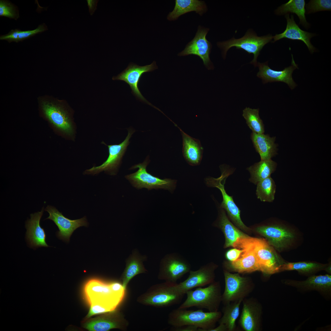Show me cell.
<instances>
[{"instance_id": "obj_1", "label": "cell", "mask_w": 331, "mask_h": 331, "mask_svg": "<svg viewBox=\"0 0 331 331\" xmlns=\"http://www.w3.org/2000/svg\"><path fill=\"white\" fill-rule=\"evenodd\" d=\"M38 103L40 116L53 130L65 138L72 137L74 133V125L66 103L48 95L39 97Z\"/></svg>"}, {"instance_id": "obj_2", "label": "cell", "mask_w": 331, "mask_h": 331, "mask_svg": "<svg viewBox=\"0 0 331 331\" xmlns=\"http://www.w3.org/2000/svg\"><path fill=\"white\" fill-rule=\"evenodd\" d=\"M250 250L255 255L259 271L271 275L280 272V269L286 261L265 239L248 237L238 238L233 247Z\"/></svg>"}, {"instance_id": "obj_3", "label": "cell", "mask_w": 331, "mask_h": 331, "mask_svg": "<svg viewBox=\"0 0 331 331\" xmlns=\"http://www.w3.org/2000/svg\"><path fill=\"white\" fill-rule=\"evenodd\" d=\"M222 314L219 311L205 312L202 309L187 310L178 308L169 313L168 322L172 327L191 325L198 327L199 331H210L215 327Z\"/></svg>"}, {"instance_id": "obj_4", "label": "cell", "mask_w": 331, "mask_h": 331, "mask_svg": "<svg viewBox=\"0 0 331 331\" xmlns=\"http://www.w3.org/2000/svg\"><path fill=\"white\" fill-rule=\"evenodd\" d=\"M255 230L279 252L293 248L300 237L295 229L283 222L259 226Z\"/></svg>"}, {"instance_id": "obj_5", "label": "cell", "mask_w": 331, "mask_h": 331, "mask_svg": "<svg viewBox=\"0 0 331 331\" xmlns=\"http://www.w3.org/2000/svg\"><path fill=\"white\" fill-rule=\"evenodd\" d=\"M184 295L178 289L177 283L165 281L151 286L137 301L145 305L167 307L180 303Z\"/></svg>"}, {"instance_id": "obj_6", "label": "cell", "mask_w": 331, "mask_h": 331, "mask_svg": "<svg viewBox=\"0 0 331 331\" xmlns=\"http://www.w3.org/2000/svg\"><path fill=\"white\" fill-rule=\"evenodd\" d=\"M187 298L178 307L187 309L196 307L206 309L209 312L219 311L222 301L221 286L219 281H214L207 287H197L187 291Z\"/></svg>"}, {"instance_id": "obj_7", "label": "cell", "mask_w": 331, "mask_h": 331, "mask_svg": "<svg viewBox=\"0 0 331 331\" xmlns=\"http://www.w3.org/2000/svg\"><path fill=\"white\" fill-rule=\"evenodd\" d=\"M84 292L89 305L94 303L100 304L111 311L115 310L124 298L112 290L110 283L97 279H92L87 282L84 287Z\"/></svg>"}, {"instance_id": "obj_8", "label": "cell", "mask_w": 331, "mask_h": 331, "mask_svg": "<svg viewBox=\"0 0 331 331\" xmlns=\"http://www.w3.org/2000/svg\"><path fill=\"white\" fill-rule=\"evenodd\" d=\"M225 287L222 295V302L224 305L242 301L254 290L255 284L250 278L241 276L238 273L233 274L224 270Z\"/></svg>"}, {"instance_id": "obj_9", "label": "cell", "mask_w": 331, "mask_h": 331, "mask_svg": "<svg viewBox=\"0 0 331 331\" xmlns=\"http://www.w3.org/2000/svg\"><path fill=\"white\" fill-rule=\"evenodd\" d=\"M273 37L270 34L259 37L249 31L241 38H232L227 41L218 42L217 44L222 50L224 58L228 50L233 47L237 49H243L249 54H253V59L250 63L256 67L257 64V59L260 51L266 44L271 41Z\"/></svg>"}, {"instance_id": "obj_10", "label": "cell", "mask_w": 331, "mask_h": 331, "mask_svg": "<svg viewBox=\"0 0 331 331\" xmlns=\"http://www.w3.org/2000/svg\"><path fill=\"white\" fill-rule=\"evenodd\" d=\"M221 176L216 178L212 177L206 178V184L209 186L216 187L220 190L223 197V201L220 207L226 211L228 217L236 226L243 230L248 232L250 229L246 226L242 220L240 210L235 203L233 196H229L225 189L226 180L231 174L232 171L226 168H221Z\"/></svg>"}, {"instance_id": "obj_11", "label": "cell", "mask_w": 331, "mask_h": 331, "mask_svg": "<svg viewBox=\"0 0 331 331\" xmlns=\"http://www.w3.org/2000/svg\"><path fill=\"white\" fill-rule=\"evenodd\" d=\"M148 163V160H146L142 163L133 166L131 169L138 168V170L126 175L125 178L137 189L146 188L149 190L163 189L173 191L176 186V181L170 179H161L149 173L146 169Z\"/></svg>"}, {"instance_id": "obj_12", "label": "cell", "mask_w": 331, "mask_h": 331, "mask_svg": "<svg viewBox=\"0 0 331 331\" xmlns=\"http://www.w3.org/2000/svg\"><path fill=\"white\" fill-rule=\"evenodd\" d=\"M189 262L176 253L168 254L161 260L158 278L166 282L177 283V281L191 270Z\"/></svg>"}, {"instance_id": "obj_13", "label": "cell", "mask_w": 331, "mask_h": 331, "mask_svg": "<svg viewBox=\"0 0 331 331\" xmlns=\"http://www.w3.org/2000/svg\"><path fill=\"white\" fill-rule=\"evenodd\" d=\"M209 30L208 28L199 26L194 38L178 55L185 56L193 55L197 56L203 60L204 65L208 69H213L214 67L209 56L212 45L206 38Z\"/></svg>"}, {"instance_id": "obj_14", "label": "cell", "mask_w": 331, "mask_h": 331, "mask_svg": "<svg viewBox=\"0 0 331 331\" xmlns=\"http://www.w3.org/2000/svg\"><path fill=\"white\" fill-rule=\"evenodd\" d=\"M158 68L155 61L150 64L141 66L130 63L128 67L116 76H113V80L123 81L129 85L132 93L141 101L145 102L156 109L157 108L148 102L143 96L138 87V85L141 76L144 73L153 71Z\"/></svg>"}, {"instance_id": "obj_15", "label": "cell", "mask_w": 331, "mask_h": 331, "mask_svg": "<svg viewBox=\"0 0 331 331\" xmlns=\"http://www.w3.org/2000/svg\"><path fill=\"white\" fill-rule=\"evenodd\" d=\"M134 131L131 130H129L127 135L121 143L119 144L107 145L109 155L107 160L100 166H93L86 170L84 173L94 175L105 171L111 175L115 174L129 143V140Z\"/></svg>"}, {"instance_id": "obj_16", "label": "cell", "mask_w": 331, "mask_h": 331, "mask_svg": "<svg viewBox=\"0 0 331 331\" xmlns=\"http://www.w3.org/2000/svg\"><path fill=\"white\" fill-rule=\"evenodd\" d=\"M45 210L49 214L46 219L53 221L58 227L59 231L56 233L58 238L67 242H69L71 235L77 228L82 226L86 227L88 225L86 217L71 220L64 216L55 207L49 205L46 207Z\"/></svg>"}, {"instance_id": "obj_17", "label": "cell", "mask_w": 331, "mask_h": 331, "mask_svg": "<svg viewBox=\"0 0 331 331\" xmlns=\"http://www.w3.org/2000/svg\"><path fill=\"white\" fill-rule=\"evenodd\" d=\"M239 319L241 327L245 331H259L261 329L262 313L261 303L253 298H245Z\"/></svg>"}, {"instance_id": "obj_18", "label": "cell", "mask_w": 331, "mask_h": 331, "mask_svg": "<svg viewBox=\"0 0 331 331\" xmlns=\"http://www.w3.org/2000/svg\"><path fill=\"white\" fill-rule=\"evenodd\" d=\"M217 267L216 265L211 263L201 266L197 270H191L187 278L177 283L178 289L185 294L187 291L194 288L210 284L215 281L214 271Z\"/></svg>"}, {"instance_id": "obj_19", "label": "cell", "mask_w": 331, "mask_h": 331, "mask_svg": "<svg viewBox=\"0 0 331 331\" xmlns=\"http://www.w3.org/2000/svg\"><path fill=\"white\" fill-rule=\"evenodd\" d=\"M128 325L122 314L114 310L88 320L83 324V327L90 331H108L113 329L125 330Z\"/></svg>"}, {"instance_id": "obj_20", "label": "cell", "mask_w": 331, "mask_h": 331, "mask_svg": "<svg viewBox=\"0 0 331 331\" xmlns=\"http://www.w3.org/2000/svg\"><path fill=\"white\" fill-rule=\"evenodd\" d=\"M292 57L291 65L285 67L282 70L277 71L271 69L268 66L267 62L257 63L259 71L257 76L262 79L264 84L275 82H283L287 84L291 89H293L297 84L294 81L292 74L294 70L298 68V66L295 63L292 55Z\"/></svg>"}, {"instance_id": "obj_21", "label": "cell", "mask_w": 331, "mask_h": 331, "mask_svg": "<svg viewBox=\"0 0 331 331\" xmlns=\"http://www.w3.org/2000/svg\"><path fill=\"white\" fill-rule=\"evenodd\" d=\"M44 208L40 211L31 214L30 219L25 222L27 229L25 238L29 246L34 249L39 247H49L46 242L45 230L40 224Z\"/></svg>"}, {"instance_id": "obj_22", "label": "cell", "mask_w": 331, "mask_h": 331, "mask_svg": "<svg viewBox=\"0 0 331 331\" xmlns=\"http://www.w3.org/2000/svg\"><path fill=\"white\" fill-rule=\"evenodd\" d=\"M282 283L302 291H316L325 294L330 293L331 276L329 274L310 276L305 280H283Z\"/></svg>"}, {"instance_id": "obj_23", "label": "cell", "mask_w": 331, "mask_h": 331, "mask_svg": "<svg viewBox=\"0 0 331 331\" xmlns=\"http://www.w3.org/2000/svg\"><path fill=\"white\" fill-rule=\"evenodd\" d=\"M287 24L284 31L280 34H276L273 36L274 43L282 38H287L294 40H299L303 42L307 46L309 51L313 53L316 51V48L311 44V38L315 34L302 30L295 23L293 15L290 17L289 14L285 15Z\"/></svg>"}, {"instance_id": "obj_24", "label": "cell", "mask_w": 331, "mask_h": 331, "mask_svg": "<svg viewBox=\"0 0 331 331\" xmlns=\"http://www.w3.org/2000/svg\"><path fill=\"white\" fill-rule=\"evenodd\" d=\"M175 124L181 133L183 141L182 152L184 158L191 166L199 165L202 159L203 152V148L200 141L190 136L176 124Z\"/></svg>"}, {"instance_id": "obj_25", "label": "cell", "mask_w": 331, "mask_h": 331, "mask_svg": "<svg viewBox=\"0 0 331 331\" xmlns=\"http://www.w3.org/2000/svg\"><path fill=\"white\" fill-rule=\"evenodd\" d=\"M250 138L261 160L271 159L277 154L278 145L275 143L276 137H271L268 134L252 132Z\"/></svg>"}, {"instance_id": "obj_26", "label": "cell", "mask_w": 331, "mask_h": 331, "mask_svg": "<svg viewBox=\"0 0 331 331\" xmlns=\"http://www.w3.org/2000/svg\"><path fill=\"white\" fill-rule=\"evenodd\" d=\"M217 225L223 233L225 238L224 248L233 247L234 243L238 238L248 237L240 230L230 221L224 209L219 207Z\"/></svg>"}, {"instance_id": "obj_27", "label": "cell", "mask_w": 331, "mask_h": 331, "mask_svg": "<svg viewBox=\"0 0 331 331\" xmlns=\"http://www.w3.org/2000/svg\"><path fill=\"white\" fill-rule=\"evenodd\" d=\"M242 249L243 252L239 258L234 261L225 263V267L238 273L259 271L258 263L253 253L247 249Z\"/></svg>"}, {"instance_id": "obj_28", "label": "cell", "mask_w": 331, "mask_h": 331, "mask_svg": "<svg viewBox=\"0 0 331 331\" xmlns=\"http://www.w3.org/2000/svg\"><path fill=\"white\" fill-rule=\"evenodd\" d=\"M146 258V256L140 255L135 250L127 259L126 267L121 278L122 284L125 288H126L129 283L134 277L147 271L143 264V262Z\"/></svg>"}, {"instance_id": "obj_29", "label": "cell", "mask_w": 331, "mask_h": 331, "mask_svg": "<svg viewBox=\"0 0 331 331\" xmlns=\"http://www.w3.org/2000/svg\"><path fill=\"white\" fill-rule=\"evenodd\" d=\"M207 10L204 1L198 0H176L173 10L169 13L167 19L170 21L177 20L181 16L188 12L195 11L202 16Z\"/></svg>"}, {"instance_id": "obj_30", "label": "cell", "mask_w": 331, "mask_h": 331, "mask_svg": "<svg viewBox=\"0 0 331 331\" xmlns=\"http://www.w3.org/2000/svg\"><path fill=\"white\" fill-rule=\"evenodd\" d=\"M277 163L271 159L261 160L248 167L247 169L250 175L249 181L255 185L260 181L271 177L276 170Z\"/></svg>"}, {"instance_id": "obj_31", "label": "cell", "mask_w": 331, "mask_h": 331, "mask_svg": "<svg viewBox=\"0 0 331 331\" xmlns=\"http://www.w3.org/2000/svg\"><path fill=\"white\" fill-rule=\"evenodd\" d=\"M329 264H323L310 261L295 262H286L281 266L280 272L295 270L300 274L310 276L321 270L325 271Z\"/></svg>"}, {"instance_id": "obj_32", "label": "cell", "mask_w": 331, "mask_h": 331, "mask_svg": "<svg viewBox=\"0 0 331 331\" xmlns=\"http://www.w3.org/2000/svg\"><path fill=\"white\" fill-rule=\"evenodd\" d=\"M305 6L304 0H290L279 7L276 10L275 13L279 15L286 14L290 13H295L299 19V24L308 29L310 25L306 20Z\"/></svg>"}, {"instance_id": "obj_33", "label": "cell", "mask_w": 331, "mask_h": 331, "mask_svg": "<svg viewBox=\"0 0 331 331\" xmlns=\"http://www.w3.org/2000/svg\"><path fill=\"white\" fill-rule=\"evenodd\" d=\"M242 300L232 302L224 305L222 310L223 314L219 320V324L224 325L227 331L236 329V321L240 313V306Z\"/></svg>"}, {"instance_id": "obj_34", "label": "cell", "mask_w": 331, "mask_h": 331, "mask_svg": "<svg viewBox=\"0 0 331 331\" xmlns=\"http://www.w3.org/2000/svg\"><path fill=\"white\" fill-rule=\"evenodd\" d=\"M48 29L47 26L44 23L39 25L37 28L33 30L22 31L19 29H12L8 34L1 35L0 40H7L9 43L12 42L18 43Z\"/></svg>"}, {"instance_id": "obj_35", "label": "cell", "mask_w": 331, "mask_h": 331, "mask_svg": "<svg viewBox=\"0 0 331 331\" xmlns=\"http://www.w3.org/2000/svg\"><path fill=\"white\" fill-rule=\"evenodd\" d=\"M256 195L262 202H272L275 199L276 185L273 179L269 177L258 182L257 184Z\"/></svg>"}, {"instance_id": "obj_36", "label": "cell", "mask_w": 331, "mask_h": 331, "mask_svg": "<svg viewBox=\"0 0 331 331\" xmlns=\"http://www.w3.org/2000/svg\"><path fill=\"white\" fill-rule=\"evenodd\" d=\"M259 109H252L246 107L243 111L242 116L246 123L253 132L264 134V125L259 116Z\"/></svg>"}, {"instance_id": "obj_37", "label": "cell", "mask_w": 331, "mask_h": 331, "mask_svg": "<svg viewBox=\"0 0 331 331\" xmlns=\"http://www.w3.org/2000/svg\"><path fill=\"white\" fill-rule=\"evenodd\" d=\"M0 16L17 20L19 17L17 7L7 0H0Z\"/></svg>"}, {"instance_id": "obj_38", "label": "cell", "mask_w": 331, "mask_h": 331, "mask_svg": "<svg viewBox=\"0 0 331 331\" xmlns=\"http://www.w3.org/2000/svg\"><path fill=\"white\" fill-rule=\"evenodd\" d=\"M306 12L310 14L323 11H331V0H311L306 4Z\"/></svg>"}, {"instance_id": "obj_39", "label": "cell", "mask_w": 331, "mask_h": 331, "mask_svg": "<svg viewBox=\"0 0 331 331\" xmlns=\"http://www.w3.org/2000/svg\"><path fill=\"white\" fill-rule=\"evenodd\" d=\"M89 311L86 316V319L93 315L111 312L106 306L99 303H93L90 305Z\"/></svg>"}, {"instance_id": "obj_40", "label": "cell", "mask_w": 331, "mask_h": 331, "mask_svg": "<svg viewBox=\"0 0 331 331\" xmlns=\"http://www.w3.org/2000/svg\"><path fill=\"white\" fill-rule=\"evenodd\" d=\"M242 252V249L235 248L231 249L226 252L225 257L229 262L233 261L239 258Z\"/></svg>"}, {"instance_id": "obj_41", "label": "cell", "mask_w": 331, "mask_h": 331, "mask_svg": "<svg viewBox=\"0 0 331 331\" xmlns=\"http://www.w3.org/2000/svg\"><path fill=\"white\" fill-rule=\"evenodd\" d=\"M199 329L195 326L186 325L177 327H172L171 330L174 331H199Z\"/></svg>"}, {"instance_id": "obj_42", "label": "cell", "mask_w": 331, "mask_h": 331, "mask_svg": "<svg viewBox=\"0 0 331 331\" xmlns=\"http://www.w3.org/2000/svg\"><path fill=\"white\" fill-rule=\"evenodd\" d=\"M86 1L89 13L91 15H92L97 9V4L99 0H87Z\"/></svg>"}, {"instance_id": "obj_43", "label": "cell", "mask_w": 331, "mask_h": 331, "mask_svg": "<svg viewBox=\"0 0 331 331\" xmlns=\"http://www.w3.org/2000/svg\"><path fill=\"white\" fill-rule=\"evenodd\" d=\"M210 331H227L226 329L225 326L223 325L219 324V325L216 327L211 329Z\"/></svg>"}]
</instances>
